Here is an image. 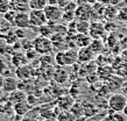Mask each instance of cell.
Returning <instances> with one entry per match:
<instances>
[{"label": "cell", "mask_w": 127, "mask_h": 121, "mask_svg": "<svg viewBox=\"0 0 127 121\" xmlns=\"http://www.w3.org/2000/svg\"><path fill=\"white\" fill-rule=\"evenodd\" d=\"M78 51L73 49H66L64 51H58L55 56V62L60 67H65V65H72L73 63L78 61L77 58Z\"/></svg>", "instance_id": "6da1fadb"}, {"label": "cell", "mask_w": 127, "mask_h": 121, "mask_svg": "<svg viewBox=\"0 0 127 121\" xmlns=\"http://www.w3.org/2000/svg\"><path fill=\"white\" fill-rule=\"evenodd\" d=\"M33 48H34V50L37 54L48 55L51 52L54 46H53V42H51V40L49 37L43 35H39L37 37H35L33 40Z\"/></svg>", "instance_id": "7a4b0ae2"}, {"label": "cell", "mask_w": 127, "mask_h": 121, "mask_svg": "<svg viewBox=\"0 0 127 121\" xmlns=\"http://www.w3.org/2000/svg\"><path fill=\"white\" fill-rule=\"evenodd\" d=\"M107 105L112 112H123L127 105V97L123 93L112 94L108 99Z\"/></svg>", "instance_id": "3957f363"}, {"label": "cell", "mask_w": 127, "mask_h": 121, "mask_svg": "<svg viewBox=\"0 0 127 121\" xmlns=\"http://www.w3.org/2000/svg\"><path fill=\"white\" fill-rule=\"evenodd\" d=\"M43 11L49 24H57L60 20L63 19V11L57 5H47Z\"/></svg>", "instance_id": "277c9868"}, {"label": "cell", "mask_w": 127, "mask_h": 121, "mask_svg": "<svg viewBox=\"0 0 127 121\" xmlns=\"http://www.w3.org/2000/svg\"><path fill=\"white\" fill-rule=\"evenodd\" d=\"M29 14V21H31V27L40 28L48 24L46 13L44 11H35V9H31Z\"/></svg>", "instance_id": "5b68a950"}, {"label": "cell", "mask_w": 127, "mask_h": 121, "mask_svg": "<svg viewBox=\"0 0 127 121\" xmlns=\"http://www.w3.org/2000/svg\"><path fill=\"white\" fill-rule=\"evenodd\" d=\"M93 15V9L91 6H89L88 4H82L77 6L76 12H75V19L83 20V21H89Z\"/></svg>", "instance_id": "8992f818"}, {"label": "cell", "mask_w": 127, "mask_h": 121, "mask_svg": "<svg viewBox=\"0 0 127 121\" xmlns=\"http://www.w3.org/2000/svg\"><path fill=\"white\" fill-rule=\"evenodd\" d=\"M14 26L18 27L19 29H26V28L31 27V21H29V14L25 12H19L16 14L15 21H14Z\"/></svg>", "instance_id": "52a82bcc"}, {"label": "cell", "mask_w": 127, "mask_h": 121, "mask_svg": "<svg viewBox=\"0 0 127 121\" xmlns=\"http://www.w3.org/2000/svg\"><path fill=\"white\" fill-rule=\"evenodd\" d=\"M95 52L91 50V48L90 47H84V48H79V50H78V56L77 58L79 62L82 63H90L95 58Z\"/></svg>", "instance_id": "ba28073f"}, {"label": "cell", "mask_w": 127, "mask_h": 121, "mask_svg": "<svg viewBox=\"0 0 127 121\" xmlns=\"http://www.w3.org/2000/svg\"><path fill=\"white\" fill-rule=\"evenodd\" d=\"M105 33V26L100 22H92L90 24V31H89V35L91 36L92 39H100L101 36L104 35Z\"/></svg>", "instance_id": "9c48e42d"}, {"label": "cell", "mask_w": 127, "mask_h": 121, "mask_svg": "<svg viewBox=\"0 0 127 121\" xmlns=\"http://www.w3.org/2000/svg\"><path fill=\"white\" fill-rule=\"evenodd\" d=\"M96 71H97V74H98L99 79H101V80H107L110 77L113 76L114 69H113L111 65L103 64V65H98Z\"/></svg>", "instance_id": "30bf717a"}, {"label": "cell", "mask_w": 127, "mask_h": 121, "mask_svg": "<svg viewBox=\"0 0 127 121\" xmlns=\"http://www.w3.org/2000/svg\"><path fill=\"white\" fill-rule=\"evenodd\" d=\"M125 82L124 80L123 77H120V76H118V74H113L112 77H110V78L106 80V87H107L110 91H116V90H120L121 89V86H123V83Z\"/></svg>", "instance_id": "8fae6325"}, {"label": "cell", "mask_w": 127, "mask_h": 121, "mask_svg": "<svg viewBox=\"0 0 127 121\" xmlns=\"http://www.w3.org/2000/svg\"><path fill=\"white\" fill-rule=\"evenodd\" d=\"M73 104H75V99L71 96H62L57 99L56 106L61 111H69L72 107Z\"/></svg>", "instance_id": "7c38bea8"}, {"label": "cell", "mask_w": 127, "mask_h": 121, "mask_svg": "<svg viewBox=\"0 0 127 121\" xmlns=\"http://www.w3.org/2000/svg\"><path fill=\"white\" fill-rule=\"evenodd\" d=\"M19 89V84L14 77H6L4 80V85H2V91L6 93H11L13 91H15Z\"/></svg>", "instance_id": "4fadbf2b"}, {"label": "cell", "mask_w": 127, "mask_h": 121, "mask_svg": "<svg viewBox=\"0 0 127 121\" xmlns=\"http://www.w3.org/2000/svg\"><path fill=\"white\" fill-rule=\"evenodd\" d=\"M8 100L13 104V105H15L18 102H22V101H26L27 100V94L25 93L23 91L21 90H15L11 92V93L8 94Z\"/></svg>", "instance_id": "5bb4252c"}, {"label": "cell", "mask_w": 127, "mask_h": 121, "mask_svg": "<svg viewBox=\"0 0 127 121\" xmlns=\"http://www.w3.org/2000/svg\"><path fill=\"white\" fill-rule=\"evenodd\" d=\"M31 107L32 106L27 102V100H26V101H22V102H18L15 105H13L14 114H18L20 117H25V115H27V113L29 112Z\"/></svg>", "instance_id": "9a60e30c"}, {"label": "cell", "mask_w": 127, "mask_h": 121, "mask_svg": "<svg viewBox=\"0 0 127 121\" xmlns=\"http://www.w3.org/2000/svg\"><path fill=\"white\" fill-rule=\"evenodd\" d=\"M76 41V46L79 48H84V47H89L90 43L92 41V37L89 35V34H78L77 37L75 39Z\"/></svg>", "instance_id": "2e32d148"}, {"label": "cell", "mask_w": 127, "mask_h": 121, "mask_svg": "<svg viewBox=\"0 0 127 121\" xmlns=\"http://www.w3.org/2000/svg\"><path fill=\"white\" fill-rule=\"evenodd\" d=\"M83 108H84V117L85 118H92L93 115H96L98 112V108L96 107L95 104L92 102L85 101L83 104Z\"/></svg>", "instance_id": "e0dca14e"}, {"label": "cell", "mask_w": 127, "mask_h": 121, "mask_svg": "<svg viewBox=\"0 0 127 121\" xmlns=\"http://www.w3.org/2000/svg\"><path fill=\"white\" fill-rule=\"evenodd\" d=\"M53 77L58 84H63V83H65L69 78V76H68V72H66L64 69H57V70L54 71V74H53Z\"/></svg>", "instance_id": "ac0fdd59"}, {"label": "cell", "mask_w": 127, "mask_h": 121, "mask_svg": "<svg viewBox=\"0 0 127 121\" xmlns=\"http://www.w3.org/2000/svg\"><path fill=\"white\" fill-rule=\"evenodd\" d=\"M69 111L73 114V115H75V118L77 119V121L84 117V108H83V104H79V102L75 101V104H73L72 107H71Z\"/></svg>", "instance_id": "d6986e66"}, {"label": "cell", "mask_w": 127, "mask_h": 121, "mask_svg": "<svg viewBox=\"0 0 127 121\" xmlns=\"http://www.w3.org/2000/svg\"><path fill=\"white\" fill-rule=\"evenodd\" d=\"M47 5V0H28V7L35 11H43Z\"/></svg>", "instance_id": "ffe728a7"}, {"label": "cell", "mask_w": 127, "mask_h": 121, "mask_svg": "<svg viewBox=\"0 0 127 121\" xmlns=\"http://www.w3.org/2000/svg\"><path fill=\"white\" fill-rule=\"evenodd\" d=\"M16 74L20 79H27L31 77L32 74V70H31V67L29 65H22V67H19L16 69Z\"/></svg>", "instance_id": "44dd1931"}, {"label": "cell", "mask_w": 127, "mask_h": 121, "mask_svg": "<svg viewBox=\"0 0 127 121\" xmlns=\"http://www.w3.org/2000/svg\"><path fill=\"white\" fill-rule=\"evenodd\" d=\"M90 22L89 21H83V20H78V22L76 24V31L78 34H89L90 31Z\"/></svg>", "instance_id": "7402d4cb"}, {"label": "cell", "mask_w": 127, "mask_h": 121, "mask_svg": "<svg viewBox=\"0 0 127 121\" xmlns=\"http://www.w3.org/2000/svg\"><path fill=\"white\" fill-rule=\"evenodd\" d=\"M56 121H77V119L70 111H60Z\"/></svg>", "instance_id": "603a6c76"}, {"label": "cell", "mask_w": 127, "mask_h": 121, "mask_svg": "<svg viewBox=\"0 0 127 121\" xmlns=\"http://www.w3.org/2000/svg\"><path fill=\"white\" fill-rule=\"evenodd\" d=\"M26 62H27V58H26V55L25 54L15 52V54L13 55V64H14L16 68L26 65Z\"/></svg>", "instance_id": "cb8c5ba5"}, {"label": "cell", "mask_w": 127, "mask_h": 121, "mask_svg": "<svg viewBox=\"0 0 127 121\" xmlns=\"http://www.w3.org/2000/svg\"><path fill=\"white\" fill-rule=\"evenodd\" d=\"M89 47L91 48V50L96 55V54H98V52H100L101 49H103V42L99 41V39H92V41H91Z\"/></svg>", "instance_id": "d4e9b609"}, {"label": "cell", "mask_w": 127, "mask_h": 121, "mask_svg": "<svg viewBox=\"0 0 127 121\" xmlns=\"http://www.w3.org/2000/svg\"><path fill=\"white\" fill-rule=\"evenodd\" d=\"M104 14H105V16H106L108 20L117 19V15H118V9H116V6L108 5V7L105 8Z\"/></svg>", "instance_id": "484cf974"}, {"label": "cell", "mask_w": 127, "mask_h": 121, "mask_svg": "<svg viewBox=\"0 0 127 121\" xmlns=\"http://www.w3.org/2000/svg\"><path fill=\"white\" fill-rule=\"evenodd\" d=\"M16 14H18V13H16L14 9H9L7 13H5V14H4L5 21H6V22H8L9 24H12V26H14V21H15Z\"/></svg>", "instance_id": "4316f807"}, {"label": "cell", "mask_w": 127, "mask_h": 121, "mask_svg": "<svg viewBox=\"0 0 127 121\" xmlns=\"http://www.w3.org/2000/svg\"><path fill=\"white\" fill-rule=\"evenodd\" d=\"M11 8L12 5L9 0H0V14L4 15L5 13H7Z\"/></svg>", "instance_id": "83f0119b"}, {"label": "cell", "mask_w": 127, "mask_h": 121, "mask_svg": "<svg viewBox=\"0 0 127 121\" xmlns=\"http://www.w3.org/2000/svg\"><path fill=\"white\" fill-rule=\"evenodd\" d=\"M117 19L119 20V21H121V22H127V6L126 7H121L118 11Z\"/></svg>", "instance_id": "f1b7e54d"}, {"label": "cell", "mask_w": 127, "mask_h": 121, "mask_svg": "<svg viewBox=\"0 0 127 121\" xmlns=\"http://www.w3.org/2000/svg\"><path fill=\"white\" fill-rule=\"evenodd\" d=\"M117 73L120 77H126L127 76V63H123L120 64L118 69H117Z\"/></svg>", "instance_id": "f546056e"}, {"label": "cell", "mask_w": 127, "mask_h": 121, "mask_svg": "<svg viewBox=\"0 0 127 121\" xmlns=\"http://www.w3.org/2000/svg\"><path fill=\"white\" fill-rule=\"evenodd\" d=\"M7 100H8V93H6V92L1 90V92H0V105L4 104L5 101H7Z\"/></svg>", "instance_id": "4dcf8cb0"}, {"label": "cell", "mask_w": 127, "mask_h": 121, "mask_svg": "<svg viewBox=\"0 0 127 121\" xmlns=\"http://www.w3.org/2000/svg\"><path fill=\"white\" fill-rule=\"evenodd\" d=\"M71 2V0H58V4L57 6H60V7L63 9V8L65 7V6H68V5Z\"/></svg>", "instance_id": "1f68e13d"}, {"label": "cell", "mask_w": 127, "mask_h": 121, "mask_svg": "<svg viewBox=\"0 0 127 121\" xmlns=\"http://www.w3.org/2000/svg\"><path fill=\"white\" fill-rule=\"evenodd\" d=\"M121 92H123V94H125L127 97V80H125V82L123 83V86H121Z\"/></svg>", "instance_id": "d6a6232c"}, {"label": "cell", "mask_w": 127, "mask_h": 121, "mask_svg": "<svg viewBox=\"0 0 127 121\" xmlns=\"http://www.w3.org/2000/svg\"><path fill=\"white\" fill-rule=\"evenodd\" d=\"M95 1H96V2H98V4L104 5V6L110 5V2H111V0H95Z\"/></svg>", "instance_id": "836d02e7"}, {"label": "cell", "mask_w": 127, "mask_h": 121, "mask_svg": "<svg viewBox=\"0 0 127 121\" xmlns=\"http://www.w3.org/2000/svg\"><path fill=\"white\" fill-rule=\"evenodd\" d=\"M21 121H36V120L32 119V118H31V117H28V115H25V117H22Z\"/></svg>", "instance_id": "e575fe53"}, {"label": "cell", "mask_w": 127, "mask_h": 121, "mask_svg": "<svg viewBox=\"0 0 127 121\" xmlns=\"http://www.w3.org/2000/svg\"><path fill=\"white\" fill-rule=\"evenodd\" d=\"M4 80H5V77L0 74V90H2V85H4Z\"/></svg>", "instance_id": "d590c367"}, {"label": "cell", "mask_w": 127, "mask_h": 121, "mask_svg": "<svg viewBox=\"0 0 127 121\" xmlns=\"http://www.w3.org/2000/svg\"><path fill=\"white\" fill-rule=\"evenodd\" d=\"M48 5H57L58 4V0H47Z\"/></svg>", "instance_id": "8d00e7d4"}, {"label": "cell", "mask_w": 127, "mask_h": 121, "mask_svg": "<svg viewBox=\"0 0 127 121\" xmlns=\"http://www.w3.org/2000/svg\"><path fill=\"white\" fill-rule=\"evenodd\" d=\"M36 121H48V120H46V119H42V118H40V119H37Z\"/></svg>", "instance_id": "74e56055"}, {"label": "cell", "mask_w": 127, "mask_h": 121, "mask_svg": "<svg viewBox=\"0 0 127 121\" xmlns=\"http://www.w3.org/2000/svg\"><path fill=\"white\" fill-rule=\"evenodd\" d=\"M1 24H2V20L0 19V28H1Z\"/></svg>", "instance_id": "f35d334b"}, {"label": "cell", "mask_w": 127, "mask_h": 121, "mask_svg": "<svg viewBox=\"0 0 127 121\" xmlns=\"http://www.w3.org/2000/svg\"><path fill=\"white\" fill-rule=\"evenodd\" d=\"M9 1H11V2H12V1H15V0H9Z\"/></svg>", "instance_id": "ab89813d"}, {"label": "cell", "mask_w": 127, "mask_h": 121, "mask_svg": "<svg viewBox=\"0 0 127 121\" xmlns=\"http://www.w3.org/2000/svg\"><path fill=\"white\" fill-rule=\"evenodd\" d=\"M71 1H75V0H71Z\"/></svg>", "instance_id": "60d3db41"}]
</instances>
